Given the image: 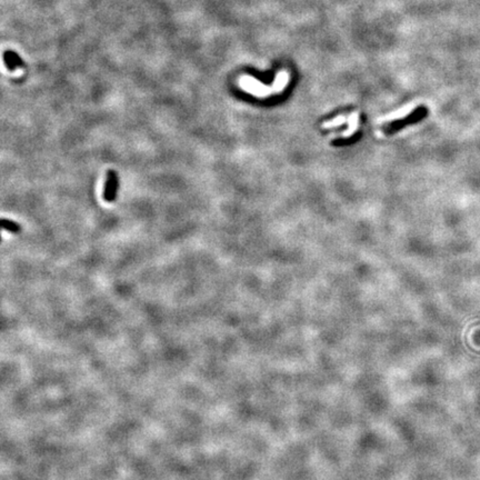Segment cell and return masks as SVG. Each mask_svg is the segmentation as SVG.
Listing matches in <instances>:
<instances>
[{"label": "cell", "mask_w": 480, "mask_h": 480, "mask_svg": "<svg viewBox=\"0 0 480 480\" xmlns=\"http://www.w3.org/2000/svg\"><path fill=\"white\" fill-rule=\"evenodd\" d=\"M289 83V73L286 70H281L275 78V83L273 86H266L259 80L252 76H243L240 78L239 85L242 89L254 94L256 97H268L273 93H280L285 90Z\"/></svg>", "instance_id": "cell-1"}, {"label": "cell", "mask_w": 480, "mask_h": 480, "mask_svg": "<svg viewBox=\"0 0 480 480\" xmlns=\"http://www.w3.org/2000/svg\"><path fill=\"white\" fill-rule=\"evenodd\" d=\"M117 187H118L117 175L113 171H109L108 172V181L106 182V190H105L106 200L112 201L114 199L117 194Z\"/></svg>", "instance_id": "cell-3"}, {"label": "cell", "mask_w": 480, "mask_h": 480, "mask_svg": "<svg viewBox=\"0 0 480 480\" xmlns=\"http://www.w3.org/2000/svg\"><path fill=\"white\" fill-rule=\"evenodd\" d=\"M347 123L349 124L348 128L346 130L341 132V137L342 138H349V137L353 136V135L358 130V128H359V113H358V112L351 113L350 116L348 117Z\"/></svg>", "instance_id": "cell-4"}, {"label": "cell", "mask_w": 480, "mask_h": 480, "mask_svg": "<svg viewBox=\"0 0 480 480\" xmlns=\"http://www.w3.org/2000/svg\"><path fill=\"white\" fill-rule=\"evenodd\" d=\"M417 106H418L417 103L407 104L406 106H404L402 108H400V109H398V110L391 112V113H388L387 116H385L381 119H379V121H380V123H387V121H394V120L404 119L407 116H409V114L416 109Z\"/></svg>", "instance_id": "cell-2"}, {"label": "cell", "mask_w": 480, "mask_h": 480, "mask_svg": "<svg viewBox=\"0 0 480 480\" xmlns=\"http://www.w3.org/2000/svg\"><path fill=\"white\" fill-rule=\"evenodd\" d=\"M347 120H348V118L344 116V114H340V116L334 118L333 120L324 121V123L321 125V128H322V129H330V128L339 127V126L343 125L344 123H347Z\"/></svg>", "instance_id": "cell-5"}, {"label": "cell", "mask_w": 480, "mask_h": 480, "mask_svg": "<svg viewBox=\"0 0 480 480\" xmlns=\"http://www.w3.org/2000/svg\"><path fill=\"white\" fill-rule=\"evenodd\" d=\"M3 228L4 229H7V231H9L10 233H19L20 232V227L15 224V222L13 221H9V220H6V219H3Z\"/></svg>", "instance_id": "cell-6"}]
</instances>
